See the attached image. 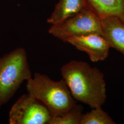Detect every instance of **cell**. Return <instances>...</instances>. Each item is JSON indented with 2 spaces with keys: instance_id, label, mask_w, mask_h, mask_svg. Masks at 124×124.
<instances>
[{
  "instance_id": "obj_8",
  "label": "cell",
  "mask_w": 124,
  "mask_h": 124,
  "mask_svg": "<svg viewBox=\"0 0 124 124\" xmlns=\"http://www.w3.org/2000/svg\"><path fill=\"white\" fill-rule=\"evenodd\" d=\"M89 8L87 0H60L47 22L52 25L61 22Z\"/></svg>"
},
{
  "instance_id": "obj_10",
  "label": "cell",
  "mask_w": 124,
  "mask_h": 124,
  "mask_svg": "<svg viewBox=\"0 0 124 124\" xmlns=\"http://www.w3.org/2000/svg\"><path fill=\"white\" fill-rule=\"evenodd\" d=\"M83 114L80 124H115L116 123L102 108L97 107Z\"/></svg>"
},
{
  "instance_id": "obj_7",
  "label": "cell",
  "mask_w": 124,
  "mask_h": 124,
  "mask_svg": "<svg viewBox=\"0 0 124 124\" xmlns=\"http://www.w3.org/2000/svg\"><path fill=\"white\" fill-rule=\"evenodd\" d=\"M101 35L110 46L124 57V23L119 18L108 16L100 18Z\"/></svg>"
},
{
  "instance_id": "obj_9",
  "label": "cell",
  "mask_w": 124,
  "mask_h": 124,
  "mask_svg": "<svg viewBox=\"0 0 124 124\" xmlns=\"http://www.w3.org/2000/svg\"><path fill=\"white\" fill-rule=\"evenodd\" d=\"M90 8L100 18L115 16L124 23V0H87Z\"/></svg>"
},
{
  "instance_id": "obj_6",
  "label": "cell",
  "mask_w": 124,
  "mask_h": 124,
  "mask_svg": "<svg viewBox=\"0 0 124 124\" xmlns=\"http://www.w3.org/2000/svg\"><path fill=\"white\" fill-rule=\"evenodd\" d=\"M78 50L86 53L91 61H104L108 57L110 48L108 42L100 34H93L70 38L66 42Z\"/></svg>"
},
{
  "instance_id": "obj_3",
  "label": "cell",
  "mask_w": 124,
  "mask_h": 124,
  "mask_svg": "<svg viewBox=\"0 0 124 124\" xmlns=\"http://www.w3.org/2000/svg\"><path fill=\"white\" fill-rule=\"evenodd\" d=\"M32 77L24 48L18 47L0 57V106L8 102L23 82Z\"/></svg>"
},
{
  "instance_id": "obj_12",
  "label": "cell",
  "mask_w": 124,
  "mask_h": 124,
  "mask_svg": "<svg viewBox=\"0 0 124 124\" xmlns=\"http://www.w3.org/2000/svg\"></svg>"
},
{
  "instance_id": "obj_11",
  "label": "cell",
  "mask_w": 124,
  "mask_h": 124,
  "mask_svg": "<svg viewBox=\"0 0 124 124\" xmlns=\"http://www.w3.org/2000/svg\"><path fill=\"white\" fill-rule=\"evenodd\" d=\"M83 111L82 106L77 104L64 114L51 117L48 124H80Z\"/></svg>"
},
{
  "instance_id": "obj_1",
  "label": "cell",
  "mask_w": 124,
  "mask_h": 124,
  "mask_svg": "<svg viewBox=\"0 0 124 124\" xmlns=\"http://www.w3.org/2000/svg\"><path fill=\"white\" fill-rule=\"evenodd\" d=\"M60 73L76 101L92 108L104 104L106 84L103 74L97 68L84 61L72 60L61 67Z\"/></svg>"
},
{
  "instance_id": "obj_2",
  "label": "cell",
  "mask_w": 124,
  "mask_h": 124,
  "mask_svg": "<svg viewBox=\"0 0 124 124\" xmlns=\"http://www.w3.org/2000/svg\"><path fill=\"white\" fill-rule=\"evenodd\" d=\"M28 93L41 102L51 117L62 115L77 104L63 79L55 81L48 76L36 73L27 81Z\"/></svg>"
},
{
  "instance_id": "obj_5",
  "label": "cell",
  "mask_w": 124,
  "mask_h": 124,
  "mask_svg": "<svg viewBox=\"0 0 124 124\" xmlns=\"http://www.w3.org/2000/svg\"><path fill=\"white\" fill-rule=\"evenodd\" d=\"M51 118L46 107L29 93L18 98L9 113L10 124H48Z\"/></svg>"
},
{
  "instance_id": "obj_4",
  "label": "cell",
  "mask_w": 124,
  "mask_h": 124,
  "mask_svg": "<svg viewBox=\"0 0 124 124\" xmlns=\"http://www.w3.org/2000/svg\"><path fill=\"white\" fill-rule=\"evenodd\" d=\"M48 31L50 34L65 42L72 37L93 34L101 35V19L89 8L52 25Z\"/></svg>"
}]
</instances>
